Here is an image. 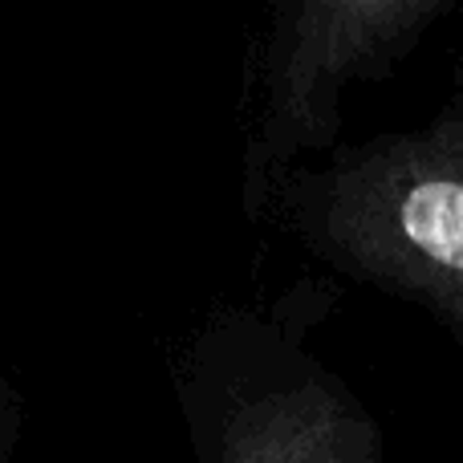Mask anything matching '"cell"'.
<instances>
[{"label":"cell","mask_w":463,"mask_h":463,"mask_svg":"<svg viewBox=\"0 0 463 463\" xmlns=\"http://www.w3.org/2000/svg\"><path fill=\"white\" fill-rule=\"evenodd\" d=\"M301 232L337 264L431 305L463 342V110L313 179Z\"/></svg>","instance_id":"cell-1"},{"label":"cell","mask_w":463,"mask_h":463,"mask_svg":"<svg viewBox=\"0 0 463 463\" xmlns=\"http://www.w3.org/2000/svg\"><path fill=\"white\" fill-rule=\"evenodd\" d=\"M195 399L200 463H383L358 402L285 342L260 358L216 334Z\"/></svg>","instance_id":"cell-2"}]
</instances>
